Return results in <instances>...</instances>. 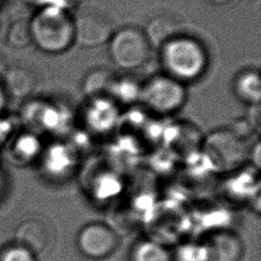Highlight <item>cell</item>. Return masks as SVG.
<instances>
[{"label": "cell", "instance_id": "10", "mask_svg": "<svg viewBox=\"0 0 261 261\" xmlns=\"http://www.w3.org/2000/svg\"><path fill=\"white\" fill-rule=\"evenodd\" d=\"M238 95L246 101L258 103L260 99V79L257 72L247 71L239 76L236 83Z\"/></svg>", "mask_w": 261, "mask_h": 261}, {"label": "cell", "instance_id": "8", "mask_svg": "<svg viewBox=\"0 0 261 261\" xmlns=\"http://www.w3.org/2000/svg\"><path fill=\"white\" fill-rule=\"evenodd\" d=\"M179 30L180 23L174 17L156 16L149 22L146 36L151 45L161 46L177 37L176 34L179 33Z\"/></svg>", "mask_w": 261, "mask_h": 261}, {"label": "cell", "instance_id": "3", "mask_svg": "<svg viewBox=\"0 0 261 261\" xmlns=\"http://www.w3.org/2000/svg\"><path fill=\"white\" fill-rule=\"evenodd\" d=\"M151 44L144 32L129 27L118 31L110 43L112 60L123 69L142 66L150 57Z\"/></svg>", "mask_w": 261, "mask_h": 261}, {"label": "cell", "instance_id": "12", "mask_svg": "<svg viewBox=\"0 0 261 261\" xmlns=\"http://www.w3.org/2000/svg\"><path fill=\"white\" fill-rule=\"evenodd\" d=\"M5 103H6V94L3 87L0 85V112L4 108Z\"/></svg>", "mask_w": 261, "mask_h": 261}, {"label": "cell", "instance_id": "9", "mask_svg": "<svg viewBox=\"0 0 261 261\" xmlns=\"http://www.w3.org/2000/svg\"><path fill=\"white\" fill-rule=\"evenodd\" d=\"M117 81L108 69H96L89 73L84 82V90L88 95H110L116 91Z\"/></svg>", "mask_w": 261, "mask_h": 261}, {"label": "cell", "instance_id": "13", "mask_svg": "<svg viewBox=\"0 0 261 261\" xmlns=\"http://www.w3.org/2000/svg\"><path fill=\"white\" fill-rule=\"evenodd\" d=\"M209 1H211L213 3H216V4H223V3H226V2H228L230 0H209Z\"/></svg>", "mask_w": 261, "mask_h": 261}, {"label": "cell", "instance_id": "14", "mask_svg": "<svg viewBox=\"0 0 261 261\" xmlns=\"http://www.w3.org/2000/svg\"><path fill=\"white\" fill-rule=\"evenodd\" d=\"M2 1H3V0H0V3H1V2H2Z\"/></svg>", "mask_w": 261, "mask_h": 261}, {"label": "cell", "instance_id": "6", "mask_svg": "<svg viewBox=\"0 0 261 261\" xmlns=\"http://www.w3.org/2000/svg\"><path fill=\"white\" fill-rule=\"evenodd\" d=\"M184 95L182 87L168 77H156L144 90L146 102L160 111H169L176 108L181 103Z\"/></svg>", "mask_w": 261, "mask_h": 261}, {"label": "cell", "instance_id": "1", "mask_svg": "<svg viewBox=\"0 0 261 261\" xmlns=\"http://www.w3.org/2000/svg\"><path fill=\"white\" fill-rule=\"evenodd\" d=\"M29 25L32 41L47 52L62 51L73 39V22L55 7L42 9Z\"/></svg>", "mask_w": 261, "mask_h": 261}, {"label": "cell", "instance_id": "5", "mask_svg": "<svg viewBox=\"0 0 261 261\" xmlns=\"http://www.w3.org/2000/svg\"><path fill=\"white\" fill-rule=\"evenodd\" d=\"M81 251L91 258H103L110 255L117 246V237L112 229L101 223L85 226L77 239Z\"/></svg>", "mask_w": 261, "mask_h": 261}, {"label": "cell", "instance_id": "11", "mask_svg": "<svg viewBox=\"0 0 261 261\" xmlns=\"http://www.w3.org/2000/svg\"><path fill=\"white\" fill-rule=\"evenodd\" d=\"M0 261H34V255L27 249L16 246L6 249L0 256Z\"/></svg>", "mask_w": 261, "mask_h": 261}, {"label": "cell", "instance_id": "7", "mask_svg": "<svg viewBox=\"0 0 261 261\" xmlns=\"http://www.w3.org/2000/svg\"><path fill=\"white\" fill-rule=\"evenodd\" d=\"M17 245L30 251L33 255L43 252L49 242L47 226L38 219L23 221L16 229Z\"/></svg>", "mask_w": 261, "mask_h": 261}, {"label": "cell", "instance_id": "2", "mask_svg": "<svg viewBox=\"0 0 261 261\" xmlns=\"http://www.w3.org/2000/svg\"><path fill=\"white\" fill-rule=\"evenodd\" d=\"M162 61L172 75L190 80L203 70L206 56L197 41L187 37H175L163 45Z\"/></svg>", "mask_w": 261, "mask_h": 261}, {"label": "cell", "instance_id": "4", "mask_svg": "<svg viewBox=\"0 0 261 261\" xmlns=\"http://www.w3.org/2000/svg\"><path fill=\"white\" fill-rule=\"evenodd\" d=\"M113 22L99 9L83 10L73 22V38L84 47H96L110 39Z\"/></svg>", "mask_w": 261, "mask_h": 261}]
</instances>
